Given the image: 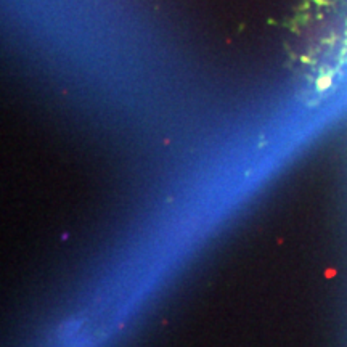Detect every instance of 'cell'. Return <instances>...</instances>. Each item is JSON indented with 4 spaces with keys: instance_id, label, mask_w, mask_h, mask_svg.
<instances>
[]
</instances>
